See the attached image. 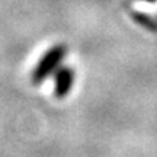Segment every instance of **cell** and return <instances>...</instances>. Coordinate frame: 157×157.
<instances>
[{
	"label": "cell",
	"instance_id": "1",
	"mask_svg": "<svg viewBox=\"0 0 157 157\" xmlns=\"http://www.w3.org/2000/svg\"><path fill=\"white\" fill-rule=\"evenodd\" d=\"M61 56H63V51L60 50V48L51 51L50 54L42 60V63H41V66H39V68H38V71H36V76H38V77H42V74H45L47 71H50L51 68H52V66H54V63H56L57 60H60Z\"/></svg>",
	"mask_w": 157,
	"mask_h": 157
}]
</instances>
